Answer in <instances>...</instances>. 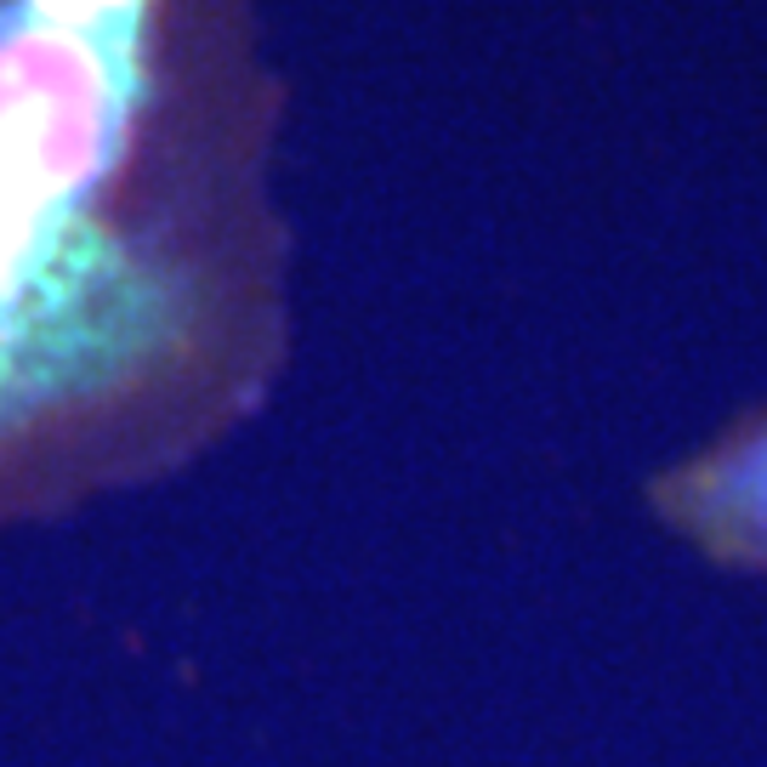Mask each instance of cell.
Masks as SVG:
<instances>
[{"label": "cell", "instance_id": "cell-1", "mask_svg": "<svg viewBox=\"0 0 767 767\" xmlns=\"http://www.w3.org/2000/svg\"><path fill=\"white\" fill-rule=\"evenodd\" d=\"M267 0H0V529L160 483L296 348Z\"/></svg>", "mask_w": 767, "mask_h": 767}, {"label": "cell", "instance_id": "cell-2", "mask_svg": "<svg viewBox=\"0 0 767 767\" xmlns=\"http://www.w3.org/2000/svg\"><path fill=\"white\" fill-rule=\"evenodd\" d=\"M649 506L659 529L705 563L767 580V399L659 466Z\"/></svg>", "mask_w": 767, "mask_h": 767}]
</instances>
